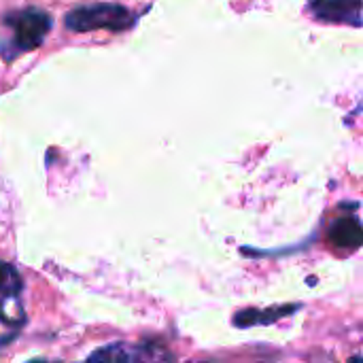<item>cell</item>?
<instances>
[{
    "instance_id": "cell-6",
    "label": "cell",
    "mask_w": 363,
    "mask_h": 363,
    "mask_svg": "<svg viewBox=\"0 0 363 363\" xmlns=\"http://www.w3.org/2000/svg\"><path fill=\"white\" fill-rule=\"evenodd\" d=\"M330 242L340 251H357L363 245V223L357 217H342L330 228Z\"/></svg>"
},
{
    "instance_id": "cell-5",
    "label": "cell",
    "mask_w": 363,
    "mask_h": 363,
    "mask_svg": "<svg viewBox=\"0 0 363 363\" xmlns=\"http://www.w3.org/2000/svg\"><path fill=\"white\" fill-rule=\"evenodd\" d=\"M308 9L319 21L363 26V0H308Z\"/></svg>"
},
{
    "instance_id": "cell-4",
    "label": "cell",
    "mask_w": 363,
    "mask_h": 363,
    "mask_svg": "<svg viewBox=\"0 0 363 363\" xmlns=\"http://www.w3.org/2000/svg\"><path fill=\"white\" fill-rule=\"evenodd\" d=\"M23 281L15 266L0 259V323L6 328H19L23 323L21 306Z\"/></svg>"
},
{
    "instance_id": "cell-3",
    "label": "cell",
    "mask_w": 363,
    "mask_h": 363,
    "mask_svg": "<svg viewBox=\"0 0 363 363\" xmlns=\"http://www.w3.org/2000/svg\"><path fill=\"white\" fill-rule=\"evenodd\" d=\"M172 351L160 340L113 342L94 351L85 363H174Z\"/></svg>"
},
{
    "instance_id": "cell-2",
    "label": "cell",
    "mask_w": 363,
    "mask_h": 363,
    "mask_svg": "<svg viewBox=\"0 0 363 363\" xmlns=\"http://www.w3.org/2000/svg\"><path fill=\"white\" fill-rule=\"evenodd\" d=\"M64 26L72 32H91V30H111L123 32L134 26V15L115 2H96L72 9L64 17Z\"/></svg>"
},
{
    "instance_id": "cell-1",
    "label": "cell",
    "mask_w": 363,
    "mask_h": 363,
    "mask_svg": "<svg viewBox=\"0 0 363 363\" xmlns=\"http://www.w3.org/2000/svg\"><path fill=\"white\" fill-rule=\"evenodd\" d=\"M2 23L11 28L13 36L11 40H0V55L6 62H11L19 53L38 49L53 26V19L47 11L28 6L15 13H6Z\"/></svg>"
},
{
    "instance_id": "cell-7",
    "label": "cell",
    "mask_w": 363,
    "mask_h": 363,
    "mask_svg": "<svg viewBox=\"0 0 363 363\" xmlns=\"http://www.w3.org/2000/svg\"><path fill=\"white\" fill-rule=\"evenodd\" d=\"M300 306H285V308H270V311H264L262 315H255V311H242L238 317H236V325H255V323H270L279 317H285V315H291V311H296Z\"/></svg>"
},
{
    "instance_id": "cell-9",
    "label": "cell",
    "mask_w": 363,
    "mask_h": 363,
    "mask_svg": "<svg viewBox=\"0 0 363 363\" xmlns=\"http://www.w3.org/2000/svg\"><path fill=\"white\" fill-rule=\"evenodd\" d=\"M28 363H60V362H43V359H34V362H28Z\"/></svg>"
},
{
    "instance_id": "cell-8",
    "label": "cell",
    "mask_w": 363,
    "mask_h": 363,
    "mask_svg": "<svg viewBox=\"0 0 363 363\" xmlns=\"http://www.w3.org/2000/svg\"><path fill=\"white\" fill-rule=\"evenodd\" d=\"M349 363H363V359H362V357H353V359H351Z\"/></svg>"
}]
</instances>
